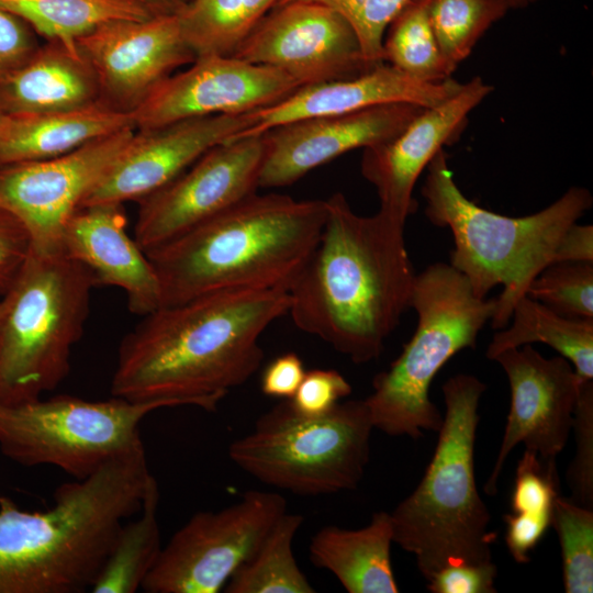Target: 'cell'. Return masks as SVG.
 <instances>
[{
	"mask_svg": "<svg viewBox=\"0 0 593 593\" xmlns=\"http://www.w3.org/2000/svg\"><path fill=\"white\" fill-rule=\"evenodd\" d=\"M351 393V385L334 369H312L304 378L294 395L289 400L292 409L309 417H316L332 411L343 398Z\"/></svg>",
	"mask_w": 593,
	"mask_h": 593,
	"instance_id": "obj_38",
	"label": "cell"
},
{
	"mask_svg": "<svg viewBox=\"0 0 593 593\" xmlns=\"http://www.w3.org/2000/svg\"><path fill=\"white\" fill-rule=\"evenodd\" d=\"M301 514L286 512L270 528L255 552L232 574L226 593H313L292 551L302 525Z\"/></svg>",
	"mask_w": 593,
	"mask_h": 593,
	"instance_id": "obj_30",
	"label": "cell"
},
{
	"mask_svg": "<svg viewBox=\"0 0 593 593\" xmlns=\"http://www.w3.org/2000/svg\"><path fill=\"white\" fill-rule=\"evenodd\" d=\"M325 217V200L248 195L145 253L159 281L160 306L223 291H288L315 247Z\"/></svg>",
	"mask_w": 593,
	"mask_h": 593,
	"instance_id": "obj_4",
	"label": "cell"
},
{
	"mask_svg": "<svg viewBox=\"0 0 593 593\" xmlns=\"http://www.w3.org/2000/svg\"><path fill=\"white\" fill-rule=\"evenodd\" d=\"M390 513L380 511L359 529L322 527L311 539V562L333 573L349 593H398Z\"/></svg>",
	"mask_w": 593,
	"mask_h": 593,
	"instance_id": "obj_25",
	"label": "cell"
},
{
	"mask_svg": "<svg viewBox=\"0 0 593 593\" xmlns=\"http://www.w3.org/2000/svg\"><path fill=\"white\" fill-rule=\"evenodd\" d=\"M505 542L512 558L517 563H527L530 552L545 536L551 525L549 516H528L524 514H505Z\"/></svg>",
	"mask_w": 593,
	"mask_h": 593,
	"instance_id": "obj_42",
	"label": "cell"
},
{
	"mask_svg": "<svg viewBox=\"0 0 593 593\" xmlns=\"http://www.w3.org/2000/svg\"><path fill=\"white\" fill-rule=\"evenodd\" d=\"M5 306H7V302H5V299L3 296L2 300H0V323L2 321L4 311H5Z\"/></svg>",
	"mask_w": 593,
	"mask_h": 593,
	"instance_id": "obj_47",
	"label": "cell"
},
{
	"mask_svg": "<svg viewBox=\"0 0 593 593\" xmlns=\"http://www.w3.org/2000/svg\"><path fill=\"white\" fill-rule=\"evenodd\" d=\"M318 240L289 287L294 325L355 363L379 358L411 307L416 273L405 223L381 211L362 216L336 192Z\"/></svg>",
	"mask_w": 593,
	"mask_h": 593,
	"instance_id": "obj_2",
	"label": "cell"
},
{
	"mask_svg": "<svg viewBox=\"0 0 593 593\" xmlns=\"http://www.w3.org/2000/svg\"><path fill=\"white\" fill-rule=\"evenodd\" d=\"M265 150L264 134L221 143L139 200L137 245L152 250L257 192Z\"/></svg>",
	"mask_w": 593,
	"mask_h": 593,
	"instance_id": "obj_12",
	"label": "cell"
},
{
	"mask_svg": "<svg viewBox=\"0 0 593 593\" xmlns=\"http://www.w3.org/2000/svg\"><path fill=\"white\" fill-rule=\"evenodd\" d=\"M293 1L318 2L340 13L354 27L365 57L372 65H379L384 63L385 30L406 0H280L277 5Z\"/></svg>",
	"mask_w": 593,
	"mask_h": 593,
	"instance_id": "obj_36",
	"label": "cell"
},
{
	"mask_svg": "<svg viewBox=\"0 0 593 593\" xmlns=\"http://www.w3.org/2000/svg\"><path fill=\"white\" fill-rule=\"evenodd\" d=\"M551 525L561 548L562 580L567 593L593 591V511L559 495Z\"/></svg>",
	"mask_w": 593,
	"mask_h": 593,
	"instance_id": "obj_33",
	"label": "cell"
},
{
	"mask_svg": "<svg viewBox=\"0 0 593 593\" xmlns=\"http://www.w3.org/2000/svg\"><path fill=\"white\" fill-rule=\"evenodd\" d=\"M426 170L421 191L425 215L435 226L451 231L449 265L467 278L478 298L485 299L491 289L503 286L490 321L493 328L502 329L533 280L552 264L564 232L591 209L593 197L586 188L571 187L539 212L512 217L469 200L454 181L444 149Z\"/></svg>",
	"mask_w": 593,
	"mask_h": 593,
	"instance_id": "obj_5",
	"label": "cell"
},
{
	"mask_svg": "<svg viewBox=\"0 0 593 593\" xmlns=\"http://www.w3.org/2000/svg\"><path fill=\"white\" fill-rule=\"evenodd\" d=\"M306 370L295 353L276 357L262 371L260 389L270 398L290 400L301 384Z\"/></svg>",
	"mask_w": 593,
	"mask_h": 593,
	"instance_id": "obj_43",
	"label": "cell"
},
{
	"mask_svg": "<svg viewBox=\"0 0 593 593\" xmlns=\"http://www.w3.org/2000/svg\"><path fill=\"white\" fill-rule=\"evenodd\" d=\"M462 85L451 78L441 82L421 81L382 63L353 78L300 87L280 102L251 111L255 124L227 142L305 118L346 114L389 103H413L428 109L452 97Z\"/></svg>",
	"mask_w": 593,
	"mask_h": 593,
	"instance_id": "obj_21",
	"label": "cell"
},
{
	"mask_svg": "<svg viewBox=\"0 0 593 593\" xmlns=\"http://www.w3.org/2000/svg\"><path fill=\"white\" fill-rule=\"evenodd\" d=\"M255 124L251 112L216 114L136 130L82 205L139 201L168 184L210 148Z\"/></svg>",
	"mask_w": 593,
	"mask_h": 593,
	"instance_id": "obj_18",
	"label": "cell"
},
{
	"mask_svg": "<svg viewBox=\"0 0 593 593\" xmlns=\"http://www.w3.org/2000/svg\"><path fill=\"white\" fill-rule=\"evenodd\" d=\"M424 109L413 103H389L272 127L262 133L266 150L259 188L289 186L349 150L389 142Z\"/></svg>",
	"mask_w": 593,
	"mask_h": 593,
	"instance_id": "obj_19",
	"label": "cell"
},
{
	"mask_svg": "<svg viewBox=\"0 0 593 593\" xmlns=\"http://www.w3.org/2000/svg\"><path fill=\"white\" fill-rule=\"evenodd\" d=\"M31 251V239L23 224L0 208V292L15 280Z\"/></svg>",
	"mask_w": 593,
	"mask_h": 593,
	"instance_id": "obj_41",
	"label": "cell"
},
{
	"mask_svg": "<svg viewBox=\"0 0 593 593\" xmlns=\"http://www.w3.org/2000/svg\"><path fill=\"white\" fill-rule=\"evenodd\" d=\"M145 447L89 477L60 484L45 511L0 501V593L90 591L121 526L137 514L153 479Z\"/></svg>",
	"mask_w": 593,
	"mask_h": 593,
	"instance_id": "obj_3",
	"label": "cell"
},
{
	"mask_svg": "<svg viewBox=\"0 0 593 593\" xmlns=\"http://www.w3.org/2000/svg\"><path fill=\"white\" fill-rule=\"evenodd\" d=\"M100 102L96 76L80 54L47 41L19 68L0 77V112H58Z\"/></svg>",
	"mask_w": 593,
	"mask_h": 593,
	"instance_id": "obj_23",
	"label": "cell"
},
{
	"mask_svg": "<svg viewBox=\"0 0 593 593\" xmlns=\"http://www.w3.org/2000/svg\"><path fill=\"white\" fill-rule=\"evenodd\" d=\"M572 429L577 450L567 472L571 500L593 510V379H580Z\"/></svg>",
	"mask_w": 593,
	"mask_h": 593,
	"instance_id": "obj_37",
	"label": "cell"
},
{
	"mask_svg": "<svg viewBox=\"0 0 593 593\" xmlns=\"http://www.w3.org/2000/svg\"><path fill=\"white\" fill-rule=\"evenodd\" d=\"M33 29L0 7V77L26 63L41 46Z\"/></svg>",
	"mask_w": 593,
	"mask_h": 593,
	"instance_id": "obj_40",
	"label": "cell"
},
{
	"mask_svg": "<svg viewBox=\"0 0 593 593\" xmlns=\"http://www.w3.org/2000/svg\"><path fill=\"white\" fill-rule=\"evenodd\" d=\"M164 401L112 396L88 401L68 394L9 404L0 401V451L25 466H53L81 480L141 446L139 425Z\"/></svg>",
	"mask_w": 593,
	"mask_h": 593,
	"instance_id": "obj_10",
	"label": "cell"
},
{
	"mask_svg": "<svg viewBox=\"0 0 593 593\" xmlns=\"http://www.w3.org/2000/svg\"><path fill=\"white\" fill-rule=\"evenodd\" d=\"M0 7L23 19L37 35L75 54H80L78 40L107 22L154 16L132 0H0Z\"/></svg>",
	"mask_w": 593,
	"mask_h": 593,
	"instance_id": "obj_27",
	"label": "cell"
},
{
	"mask_svg": "<svg viewBox=\"0 0 593 593\" xmlns=\"http://www.w3.org/2000/svg\"><path fill=\"white\" fill-rule=\"evenodd\" d=\"M507 1L510 2L512 9H515V8L527 7L529 4H533L542 0H507Z\"/></svg>",
	"mask_w": 593,
	"mask_h": 593,
	"instance_id": "obj_46",
	"label": "cell"
},
{
	"mask_svg": "<svg viewBox=\"0 0 593 593\" xmlns=\"http://www.w3.org/2000/svg\"><path fill=\"white\" fill-rule=\"evenodd\" d=\"M493 87L474 77L440 104L424 109L398 136L363 148L360 170L377 190L382 213L406 222L417 210L415 183L445 145L454 143L468 115Z\"/></svg>",
	"mask_w": 593,
	"mask_h": 593,
	"instance_id": "obj_20",
	"label": "cell"
},
{
	"mask_svg": "<svg viewBox=\"0 0 593 593\" xmlns=\"http://www.w3.org/2000/svg\"><path fill=\"white\" fill-rule=\"evenodd\" d=\"M126 127H135L132 113L101 102L68 111L2 114L0 168L55 158Z\"/></svg>",
	"mask_w": 593,
	"mask_h": 593,
	"instance_id": "obj_24",
	"label": "cell"
},
{
	"mask_svg": "<svg viewBox=\"0 0 593 593\" xmlns=\"http://www.w3.org/2000/svg\"><path fill=\"white\" fill-rule=\"evenodd\" d=\"M526 294L562 316L593 320V261L552 262Z\"/></svg>",
	"mask_w": 593,
	"mask_h": 593,
	"instance_id": "obj_34",
	"label": "cell"
},
{
	"mask_svg": "<svg viewBox=\"0 0 593 593\" xmlns=\"http://www.w3.org/2000/svg\"><path fill=\"white\" fill-rule=\"evenodd\" d=\"M511 9L507 0H429L428 15L441 54L457 67Z\"/></svg>",
	"mask_w": 593,
	"mask_h": 593,
	"instance_id": "obj_32",
	"label": "cell"
},
{
	"mask_svg": "<svg viewBox=\"0 0 593 593\" xmlns=\"http://www.w3.org/2000/svg\"><path fill=\"white\" fill-rule=\"evenodd\" d=\"M280 0H189L178 14L181 33L195 58L233 56Z\"/></svg>",
	"mask_w": 593,
	"mask_h": 593,
	"instance_id": "obj_29",
	"label": "cell"
},
{
	"mask_svg": "<svg viewBox=\"0 0 593 593\" xmlns=\"http://www.w3.org/2000/svg\"><path fill=\"white\" fill-rule=\"evenodd\" d=\"M158 502V483L153 477L136 518H128L121 526L91 592L134 593L142 589L163 548Z\"/></svg>",
	"mask_w": 593,
	"mask_h": 593,
	"instance_id": "obj_28",
	"label": "cell"
},
{
	"mask_svg": "<svg viewBox=\"0 0 593 593\" xmlns=\"http://www.w3.org/2000/svg\"><path fill=\"white\" fill-rule=\"evenodd\" d=\"M559 491L556 459H542L525 448L516 467L511 495L512 513L551 517Z\"/></svg>",
	"mask_w": 593,
	"mask_h": 593,
	"instance_id": "obj_35",
	"label": "cell"
},
{
	"mask_svg": "<svg viewBox=\"0 0 593 593\" xmlns=\"http://www.w3.org/2000/svg\"><path fill=\"white\" fill-rule=\"evenodd\" d=\"M92 69L100 102L132 113L172 71L195 60L178 15L107 22L77 42Z\"/></svg>",
	"mask_w": 593,
	"mask_h": 593,
	"instance_id": "obj_16",
	"label": "cell"
},
{
	"mask_svg": "<svg viewBox=\"0 0 593 593\" xmlns=\"http://www.w3.org/2000/svg\"><path fill=\"white\" fill-rule=\"evenodd\" d=\"M510 321L507 328L493 335L486 349L490 360L506 349L542 343L568 359L580 379H593V320L562 316L526 294L514 305Z\"/></svg>",
	"mask_w": 593,
	"mask_h": 593,
	"instance_id": "obj_26",
	"label": "cell"
},
{
	"mask_svg": "<svg viewBox=\"0 0 593 593\" xmlns=\"http://www.w3.org/2000/svg\"><path fill=\"white\" fill-rule=\"evenodd\" d=\"M135 131L126 127L55 158L0 168V208L23 224L32 249L61 250L67 221L121 156Z\"/></svg>",
	"mask_w": 593,
	"mask_h": 593,
	"instance_id": "obj_13",
	"label": "cell"
},
{
	"mask_svg": "<svg viewBox=\"0 0 593 593\" xmlns=\"http://www.w3.org/2000/svg\"><path fill=\"white\" fill-rule=\"evenodd\" d=\"M429 0H406L390 21L382 43L383 61L425 82L450 78L456 66L441 54L433 33Z\"/></svg>",
	"mask_w": 593,
	"mask_h": 593,
	"instance_id": "obj_31",
	"label": "cell"
},
{
	"mask_svg": "<svg viewBox=\"0 0 593 593\" xmlns=\"http://www.w3.org/2000/svg\"><path fill=\"white\" fill-rule=\"evenodd\" d=\"M3 113L0 112V118L2 116Z\"/></svg>",
	"mask_w": 593,
	"mask_h": 593,
	"instance_id": "obj_49",
	"label": "cell"
},
{
	"mask_svg": "<svg viewBox=\"0 0 593 593\" xmlns=\"http://www.w3.org/2000/svg\"><path fill=\"white\" fill-rule=\"evenodd\" d=\"M146 8L154 16L178 15L189 0H132Z\"/></svg>",
	"mask_w": 593,
	"mask_h": 593,
	"instance_id": "obj_45",
	"label": "cell"
},
{
	"mask_svg": "<svg viewBox=\"0 0 593 593\" xmlns=\"http://www.w3.org/2000/svg\"><path fill=\"white\" fill-rule=\"evenodd\" d=\"M373 425L363 400L339 402L316 417L283 400L228 447L230 459L257 480L298 495L355 490L370 458Z\"/></svg>",
	"mask_w": 593,
	"mask_h": 593,
	"instance_id": "obj_9",
	"label": "cell"
},
{
	"mask_svg": "<svg viewBox=\"0 0 593 593\" xmlns=\"http://www.w3.org/2000/svg\"><path fill=\"white\" fill-rule=\"evenodd\" d=\"M593 261V226L572 224L562 235L552 262Z\"/></svg>",
	"mask_w": 593,
	"mask_h": 593,
	"instance_id": "obj_44",
	"label": "cell"
},
{
	"mask_svg": "<svg viewBox=\"0 0 593 593\" xmlns=\"http://www.w3.org/2000/svg\"><path fill=\"white\" fill-rule=\"evenodd\" d=\"M93 273L63 249L31 251L9 290L0 323V401L18 404L55 390L89 313Z\"/></svg>",
	"mask_w": 593,
	"mask_h": 593,
	"instance_id": "obj_7",
	"label": "cell"
},
{
	"mask_svg": "<svg viewBox=\"0 0 593 593\" xmlns=\"http://www.w3.org/2000/svg\"><path fill=\"white\" fill-rule=\"evenodd\" d=\"M506 373L511 404L503 439L484 491L494 495L510 452L518 444L542 459H556L573 425L580 378L562 356L546 358L529 344L510 348L493 359Z\"/></svg>",
	"mask_w": 593,
	"mask_h": 593,
	"instance_id": "obj_15",
	"label": "cell"
},
{
	"mask_svg": "<svg viewBox=\"0 0 593 593\" xmlns=\"http://www.w3.org/2000/svg\"><path fill=\"white\" fill-rule=\"evenodd\" d=\"M486 385L459 373L443 385L445 415L430 462L415 490L390 513L393 542L415 556L426 581L446 566L492 560L495 533L475 481L479 401Z\"/></svg>",
	"mask_w": 593,
	"mask_h": 593,
	"instance_id": "obj_6",
	"label": "cell"
},
{
	"mask_svg": "<svg viewBox=\"0 0 593 593\" xmlns=\"http://www.w3.org/2000/svg\"><path fill=\"white\" fill-rule=\"evenodd\" d=\"M287 512L276 492L250 490L220 511L195 513L163 546L146 593H217Z\"/></svg>",
	"mask_w": 593,
	"mask_h": 593,
	"instance_id": "obj_11",
	"label": "cell"
},
{
	"mask_svg": "<svg viewBox=\"0 0 593 593\" xmlns=\"http://www.w3.org/2000/svg\"><path fill=\"white\" fill-rule=\"evenodd\" d=\"M290 301L287 290L251 289L159 306L122 339L111 395L214 412L259 369V338Z\"/></svg>",
	"mask_w": 593,
	"mask_h": 593,
	"instance_id": "obj_1",
	"label": "cell"
},
{
	"mask_svg": "<svg viewBox=\"0 0 593 593\" xmlns=\"http://www.w3.org/2000/svg\"><path fill=\"white\" fill-rule=\"evenodd\" d=\"M300 87L273 67L234 56H202L160 82L132 115L135 128L146 130L191 118L243 114L278 103Z\"/></svg>",
	"mask_w": 593,
	"mask_h": 593,
	"instance_id": "obj_17",
	"label": "cell"
},
{
	"mask_svg": "<svg viewBox=\"0 0 593 593\" xmlns=\"http://www.w3.org/2000/svg\"><path fill=\"white\" fill-rule=\"evenodd\" d=\"M4 497V495L0 494V501Z\"/></svg>",
	"mask_w": 593,
	"mask_h": 593,
	"instance_id": "obj_48",
	"label": "cell"
},
{
	"mask_svg": "<svg viewBox=\"0 0 593 593\" xmlns=\"http://www.w3.org/2000/svg\"><path fill=\"white\" fill-rule=\"evenodd\" d=\"M61 249L86 266L98 286L122 289L131 312L144 316L161 305L156 271L134 237L126 233L123 204L77 209L64 227Z\"/></svg>",
	"mask_w": 593,
	"mask_h": 593,
	"instance_id": "obj_22",
	"label": "cell"
},
{
	"mask_svg": "<svg viewBox=\"0 0 593 593\" xmlns=\"http://www.w3.org/2000/svg\"><path fill=\"white\" fill-rule=\"evenodd\" d=\"M496 574L493 561L450 564L427 581V589L432 593H495Z\"/></svg>",
	"mask_w": 593,
	"mask_h": 593,
	"instance_id": "obj_39",
	"label": "cell"
},
{
	"mask_svg": "<svg viewBox=\"0 0 593 593\" xmlns=\"http://www.w3.org/2000/svg\"><path fill=\"white\" fill-rule=\"evenodd\" d=\"M411 307L417 326L400 356L372 381L363 401L373 428L390 436L423 437L440 429L444 416L429 399L437 372L457 353L475 348L495 299L478 298L467 278L449 264L428 266L416 280Z\"/></svg>",
	"mask_w": 593,
	"mask_h": 593,
	"instance_id": "obj_8",
	"label": "cell"
},
{
	"mask_svg": "<svg viewBox=\"0 0 593 593\" xmlns=\"http://www.w3.org/2000/svg\"><path fill=\"white\" fill-rule=\"evenodd\" d=\"M233 56L279 69L301 87L353 78L377 66L365 57L351 24L313 1L275 7Z\"/></svg>",
	"mask_w": 593,
	"mask_h": 593,
	"instance_id": "obj_14",
	"label": "cell"
}]
</instances>
